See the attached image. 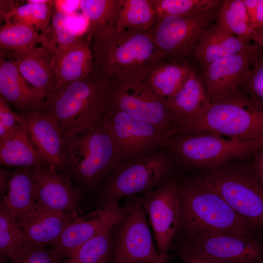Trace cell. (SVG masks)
Masks as SVG:
<instances>
[{
  "label": "cell",
  "instance_id": "15",
  "mask_svg": "<svg viewBox=\"0 0 263 263\" xmlns=\"http://www.w3.org/2000/svg\"><path fill=\"white\" fill-rule=\"evenodd\" d=\"M128 212L123 207L114 205L99 208L85 217L77 211L72 213L58 239L52 245L61 258H71L85 242L100 233L119 224Z\"/></svg>",
  "mask_w": 263,
  "mask_h": 263
},
{
  "label": "cell",
  "instance_id": "42",
  "mask_svg": "<svg viewBox=\"0 0 263 263\" xmlns=\"http://www.w3.org/2000/svg\"><path fill=\"white\" fill-rule=\"evenodd\" d=\"M54 5L55 10L71 15L80 8V0H54Z\"/></svg>",
  "mask_w": 263,
  "mask_h": 263
},
{
  "label": "cell",
  "instance_id": "16",
  "mask_svg": "<svg viewBox=\"0 0 263 263\" xmlns=\"http://www.w3.org/2000/svg\"><path fill=\"white\" fill-rule=\"evenodd\" d=\"M188 237L190 244L224 263H263V243L254 235L207 231Z\"/></svg>",
  "mask_w": 263,
  "mask_h": 263
},
{
  "label": "cell",
  "instance_id": "19",
  "mask_svg": "<svg viewBox=\"0 0 263 263\" xmlns=\"http://www.w3.org/2000/svg\"><path fill=\"white\" fill-rule=\"evenodd\" d=\"M0 93L21 115L42 111L44 107L45 97L21 75L15 60L7 52L1 50Z\"/></svg>",
  "mask_w": 263,
  "mask_h": 263
},
{
  "label": "cell",
  "instance_id": "8",
  "mask_svg": "<svg viewBox=\"0 0 263 263\" xmlns=\"http://www.w3.org/2000/svg\"><path fill=\"white\" fill-rule=\"evenodd\" d=\"M169 168L168 156L158 151L118 165L107 178L98 198L99 208L154 189L165 182Z\"/></svg>",
  "mask_w": 263,
  "mask_h": 263
},
{
  "label": "cell",
  "instance_id": "32",
  "mask_svg": "<svg viewBox=\"0 0 263 263\" xmlns=\"http://www.w3.org/2000/svg\"><path fill=\"white\" fill-rule=\"evenodd\" d=\"M216 20L238 38L247 41L253 40L254 31L244 0L223 1L217 13Z\"/></svg>",
  "mask_w": 263,
  "mask_h": 263
},
{
  "label": "cell",
  "instance_id": "38",
  "mask_svg": "<svg viewBox=\"0 0 263 263\" xmlns=\"http://www.w3.org/2000/svg\"><path fill=\"white\" fill-rule=\"evenodd\" d=\"M60 259L54 248L49 249L22 244L10 263H60Z\"/></svg>",
  "mask_w": 263,
  "mask_h": 263
},
{
  "label": "cell",
  "instance_id": "7",
  "mask_svg": "<svg viewBox=\"0 0 263 263\" xmlns=\"http://www.w3.org/2000/svg\"><path fill=\"white\" fill-rule=\"evenodd\" d=\"M241 217L263 230V186L250 168L228 163L200 177Z\"/></svg>",
  "mask_w": 263,
  "mask_h": 263
},
{
  "label": "cell",
  "instance_id": "1",
  "mask_svg": "<svg viewBox=\"0 0 263 263\" xmlns=\"http://www.w3.org/2000/svg\"><path fill=\"white\" fill-rule=\"evenodd\" d=\"M94 78L118 83L144 81L166 58L151 31H107L91 42Z\"/></svg>",
  "mask_w": 263,
  "mask_h": 263
},
{
  "label": "cell",
  "instance_id": "25",
  "mask_svg": "<svg viewBox=\"0 0 263 263\" xmlns=\"http://www.w3.org/2000/svg\"><path fill=\"white\" fill-rule=\"evenodd\" d=\"M252 42L243 40L216 21L204 32L194 51L201 69L221 58L248 47Z\"/></svg>",
  "mask_w": 263,
  "mask_h": 263
},
{
  "label": "cell",
  "instance_id": "9",
  "mask_svg": "<svg viewBox=\"0 0 263 263\" xmlns=\"http://www.w3.org/2000/svg\"><path fill=\"white\" fill-rule=\"evenodd\" d=\"M100 124L113 142L118 165L168 146L174 136L120 110L106 107Z\"/></svg>",
  "mask_w": 263,
  "mask_h": 263
},
{
  "label": "cell",
  "instance_id": "23",
  "mask_svg": "<svg viewBox=\"0 0 263 263\" xmlns=\"http://www.w3.org/2000/svg\"><path fill=\"white\" fill-rule=\"evenodd\" d=\"M7 52L16 61L21 75L45 97L53 90L55 83L54 66L50 54L41 46Z\"/></svg>",
  "mask_w": 263,
  "mask_h": 263
},
{
  "label": "cell",
  "instance_id": "2",
  "mask_svg": "<svg viewBox=\"0 0 263 263\" xmlns=\"http://www.w3.org/2000/svg\"><path fill=\"white\" fill-rule=\"evenodd\" d=\"M109 83L92 75L64 85L47 94L42 111L55 115L65 140L94 130L106 109Z\"/></svg>",
  "mask_w": 263,
  "mask_h": 263
},
{
  "label": "cell",
  "instance_id": "34",
  "mask_svg": "<svg viewBox=\"0 0 263 263\" xmlns=\"http://www.w3.org/2000/svg\"><path fill=\"white\" fill-rule=\"evenodd\" d=\"M41 34L26 24L5 21L0 30V50L10 52L22 51L40 44Z\"/></svg>",
  "mask_w": 263,
  "mask_h": 263
},
{
  "label": "cell",
  "instance_id": "13",
  "mask_svg": "<svg viewBox=\"0 0 263 263\" xmlns=\"http://www.w3.org/2000/svg\"><path fill=\"white\" fill-rule=\"evenodd\" d=\"M140 198L149 217L160 255L168 258V252L181 222V204L178 186L174 180L165 181Z\"/></svg>",
  "mask_w": 263,
  "mask_h": 263
},
{
  "label": "cell",
  "instance_id": "11",
  "mask_svg": "<svg viewBox=\"0 0 263 263\" xmlns=\"http://www.w3.org/2000/svg\"><path fill=\"white\" fill-rule=\"evenodd\" d=\"M106 105L174 135L173 127L175 115L165 101L156 95L144 81H109Z\"/></svg>",
  "mask_w": 263,
  "mask_h": 263
},
{
  "label": "cell",
  "instance_id": "31",
  "mask_svg": "<svg viewBox=\"0 0 263 263\" xmlns=\"http://www.w3.org/2000/svg\"><path fill=\"white\" fill-rule=\"evenodd\" d=\"M0 1V17L5 21L18 22L28 25L36 31L43 32L51 20L54 0L48 3L38 4L27 1L17 5Z\"/></svg>",
  "mask_w": 263,
  "mask_h": 263
},
{
  "label": "cell",
  "instance_id": "12",
  "mask_svg": "<svg viewBox=\"0 0 263 263\" xmlns=\"http://www.w3.org/2000/svg\"><path fill=\"white\" fill-rule=\"evenodd\" d=\"M214 9L195 14L157 17L150 30L154 42L166 57L182 58L194 51L217 13Z\"/></svg>",
  "mask_w": 263,
  "mask_h": 263
},
{
  "label": "cell",
  "instance_id": "6",
  "mask_svg": "<svg viewBox=\"0 0 263 263\" xmlns=\"http://www.w3.org/2000/svg\"><path fill=\"white\" fill-rule=\"evenodd\" d=\"M168 146L183 166L212 169L251 157L263 147V139L244 142L212 133L178 134Z\"/></svg>",
  "mask_w": 263,
  "mask_h": 263
},
{
  "label": "cell",
  "instance_id": "10",
  "mask_svg": "<svg viewBox=\"0 0 263 263\" xmlns=\"http://www.w3.org/2000/svg\"><path fill=\"white\" fill-rule=\"evenodd\" d=\"M128 212L120 223L112 263H169L154 245L139 198L127 201Z\"/></svg>",
  "mask_w": 263,
  "mask_h": 263
},
{
  "label": "cell",
  "instance_id": "29",
  "mask_svg": "<svg viewBox=\"0 0 263 263\" xmlns=\"http://www.w3.org/2000/svg\"><path fill=\"white\" fill-rule=\"evenodd\" d=\"M71 15L55 10L50 24L41 33L40 44L51 55L53 62L74 44L82 35L73 29Z\"/></svg>",
  "mask_w": 263,
  "mask_h": 263
},
{
  "label": "cell",
  "instance_id": "22",
  "mask_svg": "<svg viewBox=\"0 0 263 263\" xmlns=\"http://www.w3.org/2000/svg\"><path fill=\"white\" fill-rule=\"evenodd\" d=\"M177 117L190 120L203 115L211 105L204 80L194 69L176 91L165 100Z\"/></svg>",
  "mask_w": 263,
  "mask_h": 263
},
{
  "label": "cell",
  "instance_id": "27",
  "mask_svg": "<svg viewBox=\"0 0 263 263\" xmlns=\"http://www.w3.org/2000/svg\"><path fill=\"white\" fill-rule=\"evenodd\" d=\"M194 69L187 62L164 60L151 70L144 82L156 95L165 101L176 91Z\"/></svg>",
  "mask_w": 263,
  "mask_h": 263
},
{
  "label": "cell",
  "instance_id": "17",
  "mask_svg": "<svg viewBox=\"0 0 263 263\" xmlns=\"http://www.w3.org/2000/svg\"><path fill=\"white\" fill-rule=\"evenodd\" d=\"M37 209L69 214L77 211L80 191L67 176L48 168H34Z\"/></svg>",
  "mask_w": 263,
  "mask_h": 263
},
{
  "label": "cell",
  "instance_id": "21",
  "mask_svg": "<svg viewBox=\"0 0 263 263\" xmlns=\"http://www.w3.org/2000/svg\"><path fill=\"white\" fill-rule=\"evenodd\" d=\"M71 213L37 209L16 221L22 234L23 244L42 247L53 245Z\"/></svg>",
  "mask_w": 263,
  "mask_h": 263
},
{
  "label": "cell",
  "instance_id": "30",
  "mask_svg": "<svg viewBox=\"0 0 263 263\" xmlns=\"http://www.w3.org/2000/svg\"><path fill=\"white\" fill-rule=\"evenodd\" d=\"M157 19L151 0H119L115 29L150 31Z\"/></svg>",
  "mask_w": 263,
  "mask_h": 263
},
{
  "label": "cell",
  "instance_id": "26",
  "mask_svg": "<svg viewBox=\"0 0 263 263\" xmlns=\"http://www.w3.org/2000/svg\"><path fill=\"white\" fill-rule=\"evenodd\" d=\"M0 165L2 168H48L30 136L26 125H20L0 141Z\"/></svg>",
  "mask_w": 263,
  "mask_h": 263
},
{
  "label": "cell",
  "instance_id": "46",
  "mask_svg": "<svg viewBox=\"0 0 263 263\" xmlns=\"http://www.w3.org/2000/svg\"><path fill=\"white\" fill-rule=\"evenodd\" d=\"M52 0H29L27 1L35 3H38V4H43V3H48L51 2Z\"/></svg>",
  "mask_w": 263,
  "mask_h": 263
},
{
  "label": "cell",
  "instance_id": "41",
  "mask_svg": "<svg viewBox=\"0 0 263 263\" xmlns=\"http://www.w3.org/2000/svg\"><path fill=\"white\" fill-rule=\"evenodd\" d=\"M252 163L250 169L259 182L263 186V147L252 155Z\"/></svg>",
  "mask_w": 263,
  "mask_h": 263
},
{
  "label": "cell",
  "instance_id": "45",
  "mask_svg": "<svg viewBox=\"0 0 263 263\" xmlns=\"http://www.w3.org/2000/svg\"><path fill=\"white\" fill-rule=\"evenodd\" d=\"M252 40L263 49V28L255 30Z\"/></svg>",
  "mask_w": 263,
  "mask_h": 263
},
{
  "label": "cell",
  "instance_id": "43",
  "mask_svg": "<svg viewBox=\"0 0 263 263\" xmlns=\"http://www.w3.org/2000/svg\"><path fill=\"white\" fill-rule=\"evenodd\" d=\"M244 2L252 27L253 29V25L255 22L259 0H244Z\"/></svg>",
  "mask_w": 263,
  "mask_h": 263
},
{
  "label": "cell",
  "instance_id": "39",
  "mask_svg": "<svg viewBox=\"0 0 263 263\" xmlns=\"http://www.w3.org/2000/svg\"><path fill=\"white\" fill-rule=\"evenodd\" d=\"M20 125H26L25 115L14 112L8 102L0 95V141Z\"/></svg>",
  "mask_w": 263,
  "mask_h": 263
},
{
  "label": "cell",
  "instance_id": "36",
  "mask_svg": "<svg viewBox=\"0 0 263 263\" xmlns=\"http://www.w3.org/2000/svg\"><path fill=\"white\" fill-rule=\"evenodd\" d=\"M23 244L21 231L4 203L0 204V256L11 260L15 257L19 247Z\"/></svg>",
  "mask_w": 263,
  "mask_h": 263
},
{
  "label": "cell",
  "instance_id": "24",
  "mask_svg": "<svg viewBox=\"0 0 263 263\" xmlns=\"http://www.w3.org/2000/svg\"><path fill=\"white\" fill-rule=\"evenodd\" d=\"M53 64L55 83L52 90L91 76L94 71V55L85 35L55 60Z\"/></svg>",
  "mask_w": 263,
  "mask_h": 263
},
{
  "label": "cell",
  "instance_id": "3",
  "mask_svg": "<svg viewBox=\"0 0 263 263\" xmlns=\"http://www.w3.org/2000/svg\"><path fill=\"white\" fill-rule=\"evenodd\" d=\"M175 134L215 133L240 141L263 139V107L239 90L235 94L212 103L209 109L195 119L176 116Z\"/></svg>",
  "mask_w": 263,
  "mask_h": 263
},
{
  "label": "cell",
  "instance_id": "37",
  "mask_svg": "<svg viewBox=\"0 0 263 263\" xmlns=\"http://www.w3.org/2000/svg\"><path fill=\"white\" fill-rule=\"evenodd\" d=\"M243 94L263 107V49L256 57L248 77L240 86Z\"/></svg>",
  "mask_w": 263,
  "mask_h": 263
},
{
  "label": "cell",
  "instance_id": "44",
  "mask_svg": "<svg viewBox=\"0 0 263 263\" xmlns=\"http://www.w3.org/2000/svg\"><path fill=\"white\" fill-rule=\"evenodd\" d=\"M263 28V0H259L253 29L255 30Z\"/></svg>",
  "mask_w": 263,
  "mask_h": 263
},
{
  "label": "cell",
  "instance_id": "33",
  "mask_svg": "<svg viewBox=\"0 0 263 263\" xmlns=\"http://www.w3.org/2000/svg\"><path fill=\"white\" fill-rule=\"evenodd\" d=\"M112 228L106 230L89 240L64 263H112L114 252L111 236Z\"/></svg>",
  "mask_w": 263,
  "mask_h": 263
},
{
  "label": "cell",
  "instance_id": "14",
  "mask_svg": "<svg viewBox=\"0 0 263 263\" xmlns=\"http://www.w3.org/2000/svg\"><path fill=\"white\" fill-rule=\"evenodd\" d=\"M262 49L253 42L246 49L202 69V75L211 103L229 97L239 91L240 86L249 76L253 63Z\"/></svg>",
  "mask_w": 263,
  "mask_h": 263
},
{
  "label": "cell",
  "instance_id": "28",
  "mask_svg": "<svg viewBox=\"0 0 263 263\" xmlns=\"http://www.w3.org/2000/svg\"><path fill=\"white\" fill-rule=\"evenodd\" d=\"M119 0H81L80 8L87 21L85 38L91 44L92 39L115 29Z\"/></svg>",
  "mask_w": 263,
  "mask_h": 263
},
{
  "label": "cell",
  "instance_id": "5",
  "mask_svg": "<svg viewBox=\"0 0 263 263\" xmlns=\"http://www.w3.org/2000/svg\"><path fill=\"white\" fill-rule=\"evenodd\" d=\"M65 141V170L83 188H94L118 165L113 139L100 124Z\"/></svg>",
  "mask_w": 263,
  "mask_h": 263
},
{
  "label": "cell",
  "instance_id": "47",
  "mask_svg": "<svg viewBox=\"0 0 263 263\" xmlns=\"http://www.w3.org/2000/svg\"><path fill=\"white\" fill-rule=\"evenodd\" d=\"M65 263L64 262H62V263Z\"/></svg>",
  "mask_w": 263,
  "mask_h": 263
},
{
  "label": "cell",
  "instance_id": "40",
  "mask_svg": "<svg viewBox=\"0 0 263 263\" xmlns=\"http://www.w3.org/2000/svg\"><path fill=\"white\" fill-rule=\"evenodd\" d=\"M176 251L184 263H224L190 243L180 245Z\"/></svg>",
  "mask_w": 263,
  "mask_h": 263
},
{
  "label": "cell",
  "instance_id": "35",
  "mask_svg": "<svg viewBox=\"0 0 263 263\" xmlns=\"http://www.w3.org/2000/svg\"><path fill=\"white\" fill-rule=\"evenodd\" d=\"M157 17L205 12L221 5L219 0H151Z\"/></svg>",
  "mask_w": 263,
  "mask_h": 263
},
{
  "label": "cell",
  "instance_id": "20",
  "mask_svg": "<svg viewBox=\"0 0 263 263\" xmlns=\"http://www.w3.org/2000/svg\"><path fill=\"white\" fill-rule=\"evenodd\" d=\"M34 169H0V200L4 203L16 221L37 209Z\"/></svg>",
  "mask_w": 263,
  "mask_h": 263
},
{
  "label": "cell",
  "instance_id": "4",
  "mask_svg": "<svg viewBox=\"0 0 263 263\" xmlns=\"http://www.w3.org/2000/svg\"><path fill=\"white\" fill-rule=\"evenodd\" d=\"M178 190L181 223L188 236L207 231L249 236L254 235L258 229L199 177L178 187Z\"/></svg>",
  "mask_w": 263,
  "mask_h": 263
},
{
  "label": "cell",
  "instance_id": "18",
  "mask_svg": "<svg viewBox=\"0 0 263 263\" xmlns=\"http://www.w3.org/2000/svg\"><path fill=\"white\" fill-rule=\"evenodd\" d=\"M31 139L50 169L56 172L65 168V140L56 118L50 113L36 111L25 115Z\"/></svg>",
  "mask_w": 263,
  "mask_h": 263
}]
</instances>
